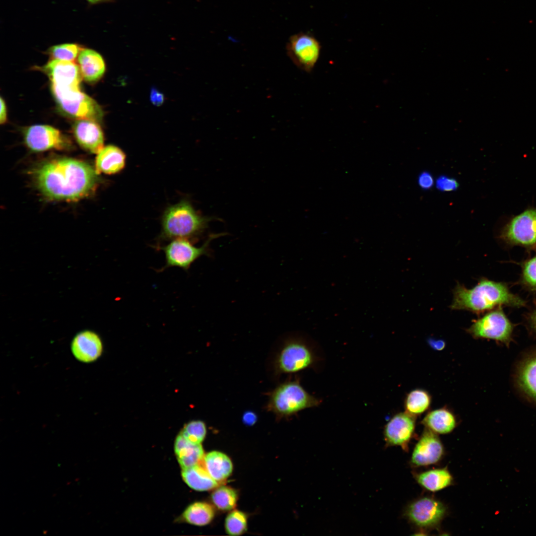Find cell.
I'll return each instance as SVG.
<instances>
[{
  "mask_svg": "<svg viewBox=\"0 0 536 536\" xmlns=\"http://www.w3.org/2000/svg\"><path fill=\"white\" fill-rule=\"evenodd\" d=\"M95 169L71 158H58L43 163L35 172L40 192L51 200L75 201L90 194L99 178Z\"/></svg>",
  "mask_w": 536,
  "mask_h": 536,
  "instance_id": "obj_1",
  "label": "cell"
},
{
  "mask_svg": "<svg viewBox=\"0 0 536 536\" xmlns=\"http://www.w3.org/2000/svg\"><path fill=\"white\" fill-rule=\"evenodd\" d=\"M453 293L450 306L453 310H465L479 314L502 305L515 307L525 305V301L512 293L504 283L485 278L470 289L458 284Z\"/></svg>",
  "mask_w": 536,
  "mask_h": 536,
  "instance_id": "obj_2",
  "label": "cell"
},
{
  "mask_svg": "<svg viewBox=\"0 0 536 536\" xmlns=\"http://www.w3.org/2000/svg\"><path fill=\"white\" fill-rule=\"evenodd\" d=\"M211 220L199 214L188 200L182 199L164 210L158 241L197 238Z\"/></svg>",
  "mask_w": 536,
  "mask_h": 536,
  "instance_id": "obj_3",
  "label": "cell"
},
{
  "mask_svg": "<svg viewBox=\"0 0 536 536\" xmlns=\"http://www.w3.org/2000/svg\"><path fill=\"white\" fill-rule=\"evenodd\" d=\"M320 403L321 401L308 393L298 380H289L279 384L270 393L266 409L276 418H282Z\"/></svg>",
  "mask_w": 536,
  "mask_h": 536,
  "instance_id": "obj_4",
  "label": "cell"
},
{
  "mask_svg": "<svg viewBox=\"0 0 536 536\" xmlns=\"http://www.w3.org/2000/svg\"><path fill=\"white\" fill-rule=\"evenodd\" d=\"M226 233L212 234L201 247H197L188 239L179 238L171 240L164 246L156 247L157 250H162L165 255V265L158 271H163L171 267H178L186 271L202 256L210 255L209 248L211 241L223 236Z\"/></svg>",
  "mask_w": 536,
  "mask_h": 536,
  "instance_id": "obj_5",
  "label": "cell"
},
{
  "mask_svg": "<svg viewBox=\"0 0 536 536\" xmlns=\"http://www.w3.org/2000/svg\"><path fill=\"white\" fill-rule=\"evenodd\" d=\"M317 357L312 347L298 338L288 339L283 343L274 361L276 375L292 374L314 365Z\"/></svg>",
  "mask_w": 536,
  "mask_h": 536,
  "instance_id": "obj_6",
  "label": "cell"
},
{
  "mask_svg": "<svg viewBox=\"0 0 536 536\" xmlns=\"http://www.w3.org/2000/svg\"><path fill=\"white\" fill-rule=\"evenodd\" d=\"M60 106L68 115L78 120L99 123L103 111L98 103L78 89H59L51 87Z\"/></svg>",
  "mask_w": 536,
  "mask_h": 536,
  "instance_id": "obj_7",
  "label": "cell"
},
{
  "mask_svg": "<svg viewBox=\"0 0 536 536\" xmlns=\"http://www.w3.org/2000/svg\"><path fill=\"white\" fill-rule=\"evenodd\" d=\"M513 329L511 321L499 307L474 321L468 332L473 337L492 339L509 346Z\"/></svg>",
  "mask_w": 536,
  "mask_h": 536,
  "instance_id": "obj_8",
  "label": "cell"
},
{
  "mask_svg": "<svg viewBox=\"0 0 536 536\" xmlns=\"http://www.w3.org/2000/svg\"><path fill=\"white\" fill-rule=\"evenodd\" d=\"M500 238L511 245L536 246V209L526 210L511 219L502 229Z\"/></svg>",
  "mask_w": 536,
  "mask_h": 536,
  "instance_id": "obj_9",
  "label": "cell"
},
{
  "mask_svg": "<svg viewBox=\"0 0 536 536\" xmlns=\"http://www.w3.org/2000/svg\"><path fill=\"white\" fill-rule=\"evenodd\" d=\"M321 46L313 35L300 32L291 36L286 44V51L293 63L301 69L311 72L320 57Z\"/></svg>",
  "mask_w": 536,
  "mask_h": 536,
  "instance_id": "obj_10",
  "label": "cell"
},
{
  "mask_svg": "<svg viewBox=\"0 0 536 536\" xmlns=\"http://www.w3.org/2000/svg\"><path fill=\"white\" fill-rule=\"evenodd\" d=\"M446 512L445 505L432 497H423L414 501L406 508V517L414 525L421 528L437 526Z\"/></svg>",
  "mask_w": 536,
  "mask_h": 536,
  "instance_id": "obj_11",
  "label": "cell"
},
{
  "mask_svg": "<svg viewBox=\"0 0 536 536\" xmlns=\"http://www.w3.org/2000/svg\"><path fill=\"white\" fill-rule=\"evenodd\" d=\"M27 146L34 151L63 149L69 145L68 139L58 129L45 125L29 127L24 132Z\"/></svg>",
  "mask_w": 536,
  "mask_h": 536,
  "instance_id": "obj_12",
  "label": "cell"
},
{
  "mask_svg": "<svg viewBox=\"0 0 536 536\" xmlns=\"http://www.w3.org/2000/svg\"><path fill=\"white\" fill-rule=\"evenodd\" d=\"M513 381L521 395L536 404V349L526 353L517 362Z\"/></svg>",
  "mask_w": 536,
  "mask_h": 536,
  "instance_id": "obj_13",
  "label": "cell"
},
{
  "mask_svg": "<svg viewBox=\"0 0 536 536\" xmlns=\"http://www.w3.org/2000/svg\"><path fill=\"white\" fill-rule=\"evenodd\" d=\"M40 68L49 77L52 87L80 88L82 77L78 65L74 61L51 60Z\"/></svg>",
  "mask_w": 536,
  "mask_h": 536,
  "instance_id": "obj_14",
  "label": "cell"
},
{
  "mask_svg": "<svg viewBox=\"0 0 536 536\" xmlns=\"http://www.w3.org/2000/svg\"><path fill=\"white\" fill-rule=\"evenodd\" d=\"M415 418L405 411L394 415L386 423L384 437L388 446L405 448L415 429Z\"/></svg>",
  "mask_w": 536,
  "mask_h": 536,
  "instance_id": "obj_15",
  "label": "cell"
},
{
  "mask_svg": "<svg viewBox=\"0 0 536 536\" xmlns=\"http://www.w3.org/2000/svg\"><path fill=\"white\" fill-rule=\"evenodd\" d=\"M443 453V446L437 434L426 428L413 449L411 462L417 467L431 465L437 463Z\"/></svg>",
  "mask_w": 536,
  "mask_h": 536,
  "instance_id": "obj_16",
  "label": "cell"
},
{
  "mask_svg": "<svg viewBox=\"0 0 536 536\" xmlns=\"http://www.w3.org/2000/svg\"><path fill=\"white\" fill-rule=\"evenodd\" d=\"M71 351L79 361L89 363L97 360L103 351V343L95 332L85 330L78 333L72 339Z\"/></svg>",
  "mask_w": 536,
  "mask_h": 536,
  "instance_id": "obj_17",
  "label": "cell"
},
{
  "mask_svg": "<svg viewBox=\"0 0 536 536\" xmlns=\"http://www.w3.org/2000/svg\"><path fill=\"white\" fill-rule=\"evenodd\" d=\"M72 131L77 143L86 150L98 153L104 147V135L98 122L78 120L74 124Z\"/></svg>",
  "mask_w": 536,
  "mask_h": 536,
  "instance_id": "obj_18",
  "label": "cell"
},
{
  "mask_svg": "<svg viewBox=\"0 0 536 536\" xmlns=\"http://www.w3.org/2000/svg\"><path fill=\"white\" fill-rule=\"evenodd\" d=\"M126 156L118 147L108 145L97 153L95 160V170L98 174H115L122 171L125 166Z\"/></svg>",
  "mask_w": 536,
  "mask_h": 536,
  "instance_id": "obj_19",
  "label": "cell"
},
{
  "mask_svg": "<svg viewBox=\"0 0 536 536\" xmlns=\"http://www.w3.org/2000/svg\"><path fill=\"white\" fill-rule=\"evenodd\" d=\"M77 62L82 78L88 82L100 79L105 71L104 61L98 52L83 48L77 57Z\"/></svg>",
  "mask_w": 536,
  "mask_h": 536,
  "instance_id": "obj_20",
  "label": "cell"
},
{
  "mask_svg": "<svg viewBox=\"0 0 536 536\" xmlns=\"http://www.w3.org/2000/svg\"><path fill=\"white\" fill-rule=\"evenodd\" d=\"M174 450L182 469L200 464L204 456L201 444L192 443L186 439L181 433L175 439Z\"/></svg>",
  "mask_w": 536,
  "mask_h": 536,
  "instance_id": "obj_21",
  "label": "cell"
},
{
  "mask_svg": "<svg viewBox=\"0 0 536 536\" xmlns=\"http://www.w3.org/2000/svg\"><path fill=\"white\" fill-rule=\"evenodd\" d=\"M203 461L207 471L217 482L225 480L232 472L233 467L231 460L221 452H208L204 455Z\"/></svg>",
  "mask_w": 536,
  "mask_h": 536,
  "instance_id": "obj_22",
  "label": "cell"
},
{
  "mask_svg": "<svg viewBox=\"0 0 536 536\" xmlns=\"http://www.w3.org/2000/svg\"><path fill=\"white\" fill-rule=\"evenodd\" d=\"M422 423L426 428L436 434H446L455 429L457 420L451 410L443 407L430 411L423 419Z\"/></svg>",
  "mask_w": 536,
  "mask_h": 536,
  "instance_id": "obj_23",
  "label": "cell"
},
{
  "mask_svg": "<svg viewBox=\"0 0 536 536\" xmlns=\"http://www.w3.org/2000/svg\"><path fill=\"white\" fill-rule=\"evenodd\" d=\"M182 478L191 488L199 491H208L216 488L218 482L200 464L182 469Z\"/></svg>",
  "mask_w": 536,
  "mask_h": 536,
  "instance_id": "obj_24",
  "label": "cell"
},
{
  "mask_svg": "<svg viewBox=\"0 0 536 536\" xmlns=\"http://www.w3.org/2000/svg\"><path fill=\"white\" fill-rule=\"evenodd\" d=\"M417 482L425 489L435 492L442 490L453 482V477L446 469H437L426 471L416 476Z\"/></svg>",
  "mask_w": 536,
  "mask_h": 536,
  "instance_id": "obj_25",
  "label": "cell"
},
{
  "mask_svg": "<svg viewBox=\"0 0 536 536\" xmlns=\"http://www.w3.org/2000/svg\"><path fill=\"white\" fill-rule=\"evenodd\" d=\"M215 516L214 508L204 502H196L189 505L183 513L184 519L188 523L199 526L210 523Z\"/></svg>",
  "mask_w": 536,
  "mask_h": 536,
  "instance_id": "obj_26",
  "label": "cell"
},
{
  "mask_svg": "<svg viewBox=\"0 0 536 536\" xmlns=\"http://www.w3.org/2000/svg\"><path fill=\"white\" fill-rule=\"evenodd\" d=\"M431 402V397L427 391L422 389L413 390L407 395L405 399V411L415 417L427 410Z\"/></svg>",
  "mask_w": 536,
  "mask_h": 536,
  "instance_id": "obj_27",
  "label": "cell"
},
{
  "mask_svg": "<svg viewBox=\"0 0 536 536\" xmlns=\"http://www.w3.org/2000/svg\"><path fill=\"white\" fill-rule=\"evenodd\" d=\"M211 498L214 506L221 511L233 510L236 506L238 494L233 488L227 486L215 488Z\"/></svg>",
  "mask_w": 536,
  "mask_h": 536,
  "instance_id": "obj_28",
  "label": "cell"
},
{
  "mask_svg": "<svg viewBox=\"0 0 536 536\" xmlns=\"http://www.w3.org/2000/svg\"><path fill=\"white\" fill-rule=\"evenodd\" d=\"M226 532L231 536H239L247 530V517L243 512L233 510L227 516L225 520Z\"/></svg>",
  "mask_w": 536,
  "mask_h": 536,
  "instance_id": "obj_29",
  "label": "cell"
},
{
  "mask_svg": "<svg viewBox=\"0 0 536 536\" xmlns=\"http://www.w3.org/2000/svg\"><path fill=\"white\" fill-rule=\"evenodd\" d=\"M83 49L75 43H65L53 46L48 50L51 60L74 61Z\"/></svg>",
  "mask_w": 536,
  "mask_h": 536,
  "instance_id": "obj_30",
  "label": "cell"
},
{
  "mask_svg": "<svg viewBox=\"0 0 536 536\" xmlns=\"http://www.w3.org/2000/svg\"><path fill=\"white\" fill-rule=\"evenodd\" d=\"M205 423L200 420H192L186 424L180 433L189 442L201 444L206 435Z\"/></svg>",
  "mask_w": 536,
  "mask_h": 536,
  "instance_id": "obj_31",
  "label": "cell"
},
{
  "mask_svg": "<svg viewBox=\"0 0 536 536\" xmlns=\"http://www.w3.org/2000/svg\"><path fill=\"white\" fill-rule=\"evenodd\" d=\"M522 282L532 290H536V256L526 261L522 267Z\"/></svg>",
  "mask_w": 536,
  "mask_h": 536,
  "instance_id": "obj_32",
  "label": "cell"
},
{
  "mask_svg": "<svg viewBox=\"0 0 536 536\" xmlns=\"http://www.w3.org/2000/svg\"><path fill=\"white\" fill-rule=\"evenodd\" d=\"M435 185L438 190L444 192L455 191L459 187V183L456 179L444 174L437 177Z\"/></svg>",
  "mask_w": 536,
  "mask_h": 536,
  "instance_id": "obj_33",
  "label": "cell"
},
{
  "mask_svg": "<svg viewBox=\"0 0 536 536\" xmlns=\"http://www.w3.org/2000/svg\"><path fill=\"white\" fill-rule=\"evenodd\" d=\"M417 183L420 188L423 190L427 191L431 189L434 184V180L432 174L430 172L427 170L421 171L418 176Z\"/></svg>",
  "mask_w": 536,
  "mask_h": 536,
  "instance_id": "obj_34",
  "label": "cell"
},
{
  "mask_svg": "<svg viewBox=\"0 0 536 536\" xmlns=\"http://www.w3.org/2000/svg\"><path fill=\"white\" fill-rule=\"evenodd\" d=\"M258 419V416L257 414L252 411H247L243 414L242 421L243 423L248 426H252L254 425L257 422Z\"/></svg>",
  "mask_w": 536,
  "mask_h": 536,
  "instance_id": "obj_35",
  "label": "cell"
},
{
  "mask_svg": "<svg viewBox=\"0 0 536 536\" xmlns=\"http://www.w3.org/2000/svg\"><path fill=\"white\" fill-rule=\"evenodd\" d=\"M150 99L154 105L159 106L163 102L164 96L156 89H152L150 93Z\"/></svg>",
  "mask_w": 536,
  "mask_h": 536,
  "instance_id": "obj_36",
  "label": "cell"
},
{
  "mask_svg": "<svg viewBox=\"0 0 536 536\" xmlns=\"http://www.w3.org/2000/svg\"><path fill=\"white\" fill-rule=\"evenodd\" d=\"M7 120L6 107L3 99L0 98V123L4 124Z\"/></svg>",
  "mask_w": 536,
  "mask_h": 536,
  "instance_id": "obj_37",
  "label": "cell"
},
{
  "mask_svg": "<svg viewBox=\"0 0 536 536\" xmlns=\"http://www.w3.org/2000/svg\"><path fill=\"white\" fill-rule=\"evenodd\" d=\"M431 345H433V347L437 349H442L444 345V341L441 340L434 341L432 340L431 342Z\"/></svg>",
  "mask_w": 536,
  "mask_h": 536,
  "instance_id": "obj_38",
  "label": "cell"
},
{
  "mask_svg": "<svg viewBox=\"0 0 536 536\" xmlns=\"http://www.w3.org/2000/svg\"><path fill=\"white\" fill-rule=\"evenodd\" d=\"M531 325L534 331L536 332V311H535L530 318Z\"/></svg>",
  "mask_w": 536,
  "mask_h": 536,
  "instance_id": "obj_39",
  "label": "cell"
},
{
  "mask_svg": "<svg viewBox=\"0 0 536 536\" xmlns=\"http://www.w3.org/2000/svg\"><path fill=\"white\" fill-rule=\"evenodd\" d=\"M87 0L90 3L95 4V3H98L101 2H104V1H107L108 0Z\"/></svg>",
  "mask_w": 536,
  "mask_h": 536,
  "instance_id": "obj_40",
  "label": "cell"
}]
</instances>
